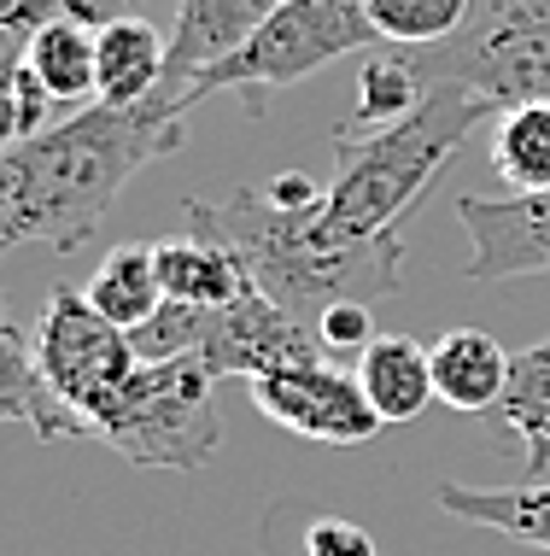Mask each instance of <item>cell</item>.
Masks as SVG:
<instances>
[{
	"instance_id": "cell-24",
	"label": "cell",
	"mask_w": 550,
	"mask_h": 556,
	"mask_svg": "<svg viewBox=\"0 0 550 556\" xmlns=\"http://www.w3.org/2000/svg\"><path fill=\"white\" fill-rule=\"evenodd\" d=\"M193 334H200V305H176V299H165L158 317L129 328V345H136L141 364H170V357H193Z\"/></svg>"
},
{
	"instance_id": "cell-4",
	"label": "cell",
	"mask_w": 550,
	"mask_h": 556,
	"mask_svg": "<svg viewBox=\"0 0 550 556\" xmlns=\"http://www.w3.org/2000/svg\"><path fill=\"white\" fill-rule=\"evenodd\" d=\"M88 440H100L136 469L200 475L222 445L217 375L200 357L141 364L112 399H100L88 410Z\"/></svg>"
},
{
	"instance_id": "cell-15",
	"label": "cell",
	"mask_w": 550,
	"mask_h": 556,
	"mask_svg": "<svg viewBox=\"0 0 550 556\" xmlns=\"http://www.w3.org/2000/svg\"><path fill=\"white\" fill-rule=\"evenodd\" d=\"M434 357V393L439 404L451 410H469V416H493L503 387H510V352L486 334V328H451L427 345Z\"/></svg>"
},
{
	"instance_id": "cell-7",
	"label": "cell",
	"mask_w": 550,
	"mask_h": 556,
	"mask_svg": "<svg viewBox=\"0 0 550 556\" xmlns=\"http://www.w3.org/2000/svg\"><path fill=\"white\" fill-rule=\"evenodd\" d=\"M36 364L48 375L53 393L88 422V410H94L100 399H112L117 387L141 369V357H136V345H129V328L100 317L94 299L82 288L53 281L48 311H41V328H36Z\"/></svg>"
},
{
	"instance_id": "cell-21",
	"label": "cell",
	"mask_w": 550,
	"mask_h": 556,
	"mask_svg": "<svg viewBox=\"0 0 550 556\" xmlns=\"http://www.w3.org/2000/svg\"><path fill=\"white\" fill-rule=\"evenodd\" d=\"M94 299L100 317H112L117 328H141L146 317H158L165 305V288H158V264H153V247L129 240V247H112L106 264L94 269V281L82 288Z\"/></svg>"
},
{
	"instance_id": "cell-23",
	"label": "cell",
	"mask_w": 550,
	"mask_h": 556,
	"mask_svg": "<svg viewBox=\"0 0 550 556\" xmlns=\"http://www.w3.org/2000/svg\"><path fill=\"white\" fill-rule=\"evenodd\" d=\"M386 48H439L469 24L474 0H363Z\"/></svg>"
},
{
	"instance_id": "cell-13",
	"label": "cell",
	"mask_w": 550,
	"mask_h": 556,
	"mask_svg": "<svg viewBox=\"0 0 550 556\" xmlns=\"http://www.w3.org/2000/svg\"><path fill=\"white\" fill-rule=\"evenodd\" d=\"M170 77V36L141 12H112L100 24V100L106 106H141L158 100Z\"/></svg>"
},
{
	"instance_id": "cell-11",
	"label": "cell",
	"mask_w": 550,
	"mask_h": 556,
	"mask_svg": "<svg viewBox=\"0 0 550 556\" xmlns=\"http://www.w3.org/2000/svg\"><path fill=\"white\" fill-rule=\"evenodd\" d=\"M281 0H176V24H170V77L165 100H182V88L212 71L217 59H229L234 48H246Z\"/></svg>"
},
{
	"instance_id": "cell-19",
	"label": "cell",
	"mask_w": 550,
	"mask_h": 556,
	"mask_svg": "<svg viewBox=\"0 0 550 556\" xmlns=\"http://www.w3.org/2000/svg\"><path fill=\"white\" fill-rule=\"evenodd\" d=\"M434 94V83L422 77L410 48H375L363 59V77H358V106L351 117H340L334 135H375V129H393Z\"/></svg>"
},
{
	"instance_id": "cell-2",
	"label": "cell",
	"mask_w": 550,
	"mask_h": 556,
	"mask_svg": "<svg viewBox=\"0 0 550 556\" xmlns=\"http://www.w3.org/2000/svg\"><path fill=\"white\" fill-rule=\"evenodd\" d=\"M317 205H287L270 188H241L222 205L188 200L182 217L193 235L234 247L264 293L281 311L317 328L334 305H381L405 288V235L369 240V247H329L317 235Z\"/></svg>"
},
{
	"instance_id": "cell-3",
	"label": "cell",
	"mask_w": 550,
	"mask_h": 556,
	"mask_svg": "<svg viewBox=\"0 0 550 556\" xmlns=\"http://www.w3.org/2000/svg\"><path fill=\"white\" fill-rule=\"evenodd\" d=\"M481 106L457 88H434L405 124L375 135H334V182L322 188L317 235L329 247H369V240L405 235L434 176L451 164L469 129H481Z\"/></svg>"
},
{
	"instance_id": "cell-25",
	"label": "cell",
	"mask_w": 550,
	"mask_h": 556,
	"mask_svg": "<svg viewBox=\"0 0 550 556\" xmlns=\"http://www.w3.org/2000/svg\"><path fill=\"white\" fill-rule=\"evenodd\" d=\"M305 556H381L375 533L346 516H317L305 528Z\"/></svg>"
},
{
	"instance_id": "cell-17",
	"label": "cell",
	"mask_w": 550,
	"mask_h": 556,
	"mask_svg": "<svg viewBox=\"0 0 550 556\" xmlns=\"http://www.w3.org/2000/svg\"><path fill=\"white\" fill-rule=\"evenodd\" d=\"M434 504L457 521H474V528H498L510 539H527V545L550 551V480H522V486H463V480H445L434 492Z\"/></svg>"
},
{
	"instance_id": "cell-12",
	"label": "cell",
	"mask_w": 550,
	"mask_h": 556,
	"mask_svg": "<svg viewBox=\"0 0 550 556\" xmlns=\"http://www.w3.org/2000/svg\"><path fill=\"white\" fill-rule=\"evenodd\" d=\"M0 422H24L41 440H88V422L36 364V334H24L12 317H0Z\"/></svg>"
},
{
	"instance_id": "cell-22",
	"label": "cell",
	"mask_w": 550,
	"mask_h": 556,
	"mask_svg": "<svg viewBox=\"0 0 550 556\" xmlns=\"http://www.w3.org/2000/svg\"><path fill=\"white\" fill-rule=\"evenodd\" d=\"M486 153L515 193H550V100H527V106L503 112Z\"/></svg>"
},
{
	"instance_id": "cell-9",
	"label": "cell",
	"mask_w": 550,
	"mask_h": 556,
	"mask_svg": "<svg viewBox=\"0 0 550 556\" xmlns=\"http://www.w3.org/2000/svg\"><path fill=\"white\" fill-rule=\"evenodd\" d=\"M252 404L270 416L276 428L299 433L317 445H363L386 428L369 404L363 381L334 364H305V369H281L252 381Z\"/></svg>"
},
{
	"instance_id": "cell-14",
	"label": "cell",
	"mask_w": 550,
	"mask_h": 556,
	"mask_svg": "<svg viewBox=\"0 0 550 556\" xmlns=\"http://www.w3.org/2000/svg\"><path fill=\"white\" fill-rule=\"evenodd\" d=\"M153 264H158V288L176 305H200L217 311L229 299H241L252 288V269L234 247H222L212 235H176V240H153Z\"/></svg>"
},
{
	"instance_id": "cell-8",
	"label": "cell",
	"mask_w": 550,
	"mask_h": 556,
	"mask_svg": "<svg viewBox=\"0 0 550 556\" xmlns=\"http://www.w3.org/2000/svg\"><path fill=\"white\" fill-rule=\"evenodd\" d=\"M193 357L229 381V375H246V381H264V375L281 369H305V364H329L322 352V334L310 323H299L293 311H281L270 293L252 281L241 299L217 311H200V334H193Z\"/></svg>"
},
{
	"instance_id": "cell-27",
	"label": "cell",
	"mask_w": 550,
	"mask_h": 556,
	"mask_svg": "<svg viewBox=\"0 0 550 556\" xmlns=\"http://www.w3.org/2000/svg\"><path fill=\"white\" fill-rule=\"evenodd\" d=\"M0 18H29V24L88 18V24H106V7H100V0H0Z\"/></svg>"
},
{
	"instance_id": "cell-28",
	"label": "cell",
	"mask_w": 550,
	"mask_h": 556,
	"mask_svg": "<svg viewBox=\"0 0 550 556\" xmlns=\"http://www.w3.org/2000/svg\"><path fill=\"white\" fill-rule=\"evenodd\" d=\"M41 24L29 18H0V88H18L29 77V41Z\"/></svg>"
},
{
	"instance_id": "cell-29",
	"label": "cell",
	"mask_w": 550,
	"mask_h": 556,
	"mask_svg": "<svg viewBox=\"0 0 550 556\" xmlns=\"http://www.w3.org/2000/svg\"><path fill=\"white\" fill-rule=\"evenodd\" d=\"M0 317H7V293H0Z\"/></svg>"
},
{
	"instance_id": "cell-26",
	"label": "cell",
	"mask_w": 550,
	"mask_h": 556,
	"mask_svg": "<svg viewBox=\"0 0 550 556\" xmlns=\"http://www.w3.org/2000/svg\"><path fill=\"white\" fill-rule=\"evenodd\" d=\"M322 334V352H363L369 340H375V323H369V305H334L329 317L317 323Z\"/></svg>"
},
{
	"instance_id": "cell-6",
	"label": "cell",
	"mask_w": 550,
	"mask_h": 556,
	"mask_svg": "<svg viewBox=\"0 0 550 556\" xmlns=\"http://www.w3.org/2000/svg\"><path fill=\"white\" fill-rule=\"evenodd\" d=\"M386 41L375 36L363 0H281L270 12V24L234 48L229 59H217L212 71H200L176 106L193 112L212 94H241L252 112H264V88H293L305 83L310 71L334 65L346 53H375Z\"/></svg>"
},
{
	"instance_id": "cell-18",
	"label": "cell",
	"mask_w": 550,
	"mask_h": 556,
	"mask_svg": "<svg viewBox=\"0 0 550 556\" xmlns=\"http://www.w3.org/2000/svg\"><path fill=\"white\" fill-rule=\"evenodd\" d=\"M29 77L53 94V106H82L100 100V24L53 18L29 41Z\"/></svg>"
},
{
	"instance_id": "cell-1",
	"label": "cell",
	"mask_w": 550,
	"mask_h": 556,
	"mask_svg": "<svg viewBox=\"0 0 550 556\" xmlns=\"http://www.w3.org/2000/svg\"><path fill=\"white\" fill-rule=\"evenodd\" d=\"M188 112L176 100H141V106H94L71 112L0 153V252L12 247H59L77 252L100 235L146 164L182 147Z\"/></svg>"
},
{
	"instance_id": "cell-16",
	"label": "cell",
	"mask_w": 550,
	"mask_h": 556,
	"mask_svg": "<svg viewBox=\"0 0 550 556\" xmlns=\"http://www.w3.org/2000/svg\"><path fill=\"white\" fill-rule=\"evenodd\" d=\"M358 381L381 422H415L439 393H434V357L410 334H375L358 352Z\"/></svg>"
},
{
	"instance_id": "cell-20",
	"label": "cell",
	"mask_w": 550,
	"mask_h": 556,
	"mask_svg": "<svg viewBox=\"0 0 550 556\" xmlns=\"http://www.w3.org/2000/svg\"><path fill=\"white\" fill-rule=\"evenodd\" d=\"M493 422H503L527 445V480H550V340L510 357V387H503Z\"/></svg>"
},
{
	"instance_id": "cell-5",
	"label": "cell",
	"mask_w": 550,
	"mask_h": 556,
	"mask_svg": "<svg viewBox=\"0 0 550 556\" xmlns=\"http://www.w3.org/2000/svg\"><path fill=\"white\" fill-rule=\"evenodd\" d=\"M410 53L427 83L469 94L486 117L550 100V0H474L451 41Z\"/></svg>"
},
{
	"instance_id": "cell-10",
	"label": "cell",
	"mask_w": 550,
	"mask_h": 556,
	"mask_svg": "<svg viewBox=\"0 0 550 556\" xmlns=\"http://www.w3.org/2000/svg\"><path fill=\"white\" fill-rule=\"evenodd\" d=\"M469 229V276L510 281V276H550V193H510V200H457Z\"/></svg>"
}]
</instances>
